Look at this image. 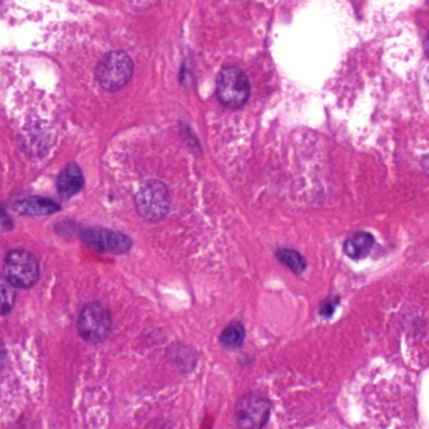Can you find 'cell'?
I'll return each mask as SVG.
<instances>
[{"label": "cell", "instance_id": "6da1fadb", "mask_svg": "<svg viewBox=\"0 0 429 429\" xmlns=\"http://www.w3.org/2000/svg\"><path fill=\"white\" fill-rule=\"evenodd\" d=\"M132 74V59L122 50L108 52L96 68V78L101 87L110 92L123 88Z\"/></svg>", "mask_w": 429, "mask_h": 429}, {"label": "cell", "instance_id": "7a4b0ae2", "mask_svg": "<svg viewBox=\"0 0 429 429\" xmlns=\"http://www.w3.org/2000/svg\"><path fill=\"white\" fill-rule=\"evenodd\" d=\"M138 214L144 220L160 221L170 210L171 198L168 188L159 180L144 182L135 196Z\"/></svg>", "mask_w": 429, "mask_h": 429}, {"label": "cell", "instance_id": "3957f363", "mask_svg": "<svg viewBox=\"0 0 429 429\" xmlns=\"http://www.w3.org/2000/svg\"><path fill=\"white\" fill-rule=\"evenodd\" d=\"M216 94L227 108H241L250 97V83L237 67H226L216 81Z\"/></svg>", "mask_w": 429, "mask_h": 429}, {"label": "cell", "instance_id": "277c9868", "mask_svg": "<svg viewBox=\"0 0 429 429\" xmlns=\"http://www.w3.org/2000/svg\"><path fill=\"white\" fill-rule=\"evenodd\" d=\"M4 274L11 285L27 289L38 281V261L25 250H14L6 256Z\"/></svg>", "mask_w": 429, "mask_h": 429}, {"label": "cell", "instance_id": "5b68a950", "mask_svg": "<svg viewBox=\"0 0 429 429\" xmlns=\"http://www.w3.org/2000/svg\"><path fill=\"white\" fill-rule=\"evenodd\" d=\"M112 316L102 304L92 303L83 308L78 319V331L84 341L101 343L110 334Z\"/></svg>", "mask_w": 429, "mask_h": 429}, {"label": "cell", "instance_id": "8992f818", "mask_svg": "<svg viewBox=\"0 0 429 429\" xmlns=\"http://www.w3.org/2000/svg\"><path fill=\"white\" fill-rule=\"evenodd\" d=\"M271 404L265 396L248 394L235 407V419L240 429H261L269 421Z\"/></svg>", "mask_w": 429, "mask_h": 429}, {"label": "cell", "instance_id": "52a82bcc", "mask_svg": "<svg viewBox=\"0 0 429 429\" xmlns=\"http://www.w3.org/2000/svg\"><path fill=\"white\" fill-rule=\"evenodd\" d=\"M83 241L98 251L125 253L132 248L130 237L105 229H87L82 232Z\"/></svg>", "mask_w": 429, "mask_h": 429}, {"label": "cell", "instance_id": "ba28073f", "mask_svg": "<svg viewBox=\"0 0 429 429\" xmlns=\"http://www.w3.org/2000/svg\"><path fill=\"white\" fill-rule=\"evenodd\" d=\"M84 185L82 171L74 164L67 166L58 176L57 188L63 198H69L82 190Z\"/></svg>", "mask_w": 429, "mask_h": 429}, {"label": "cell", "instance_id": "9c48e42d", "mask_svg": "<svg viewBox=\"0 0 429 429\" xmlns=\"http://www.w3.org/2000/svg\"><path fill=\"white\" fill-rule=\"evenodd\" d=\"M374 245V237L368 232H358L344 242V253L353 260L364 259L368 256Z\"/></svg>", "mask_w": 429, "mask_h": 429}, {"label": "cell", "instance_id": "30bf717a", "mask_svg": "<svg viewBox=\"0 0 429 429\" xmlns=\"http://www.w3.org/2000/svg\"><path fill=\"white\" fill-rule=\"evenodd\" d=\"M14 209L24 214H52L59 211L61 207L48 198H28L17 202Z\"/></svg>", "mask_w": 429, "mask_h": 429}, {"label": "cell", "instance_id": "8fae6325", "mask_svg": "<svg viewBox=\"0 0 429 429\" xmlns=\"http://www.w3.org/2000/svg\"><path fill=\"white\" fill-rule=\"evenodd\" d=\"M244 341H245V329L241 323H231L221 333L220 343L229 349L240 347Z\"/></svg>", "mask_w": 429, "mask_h": 429}, {"label": "cell", "instance_id": "7c38bea8", "mask_svg": "<svg viewBox=\"0 0 429 429\" xmlns=\"http://www.w3.org/2000/svg\"><path fill=\"white\" fill-rule=\"evenodd\" d=\"M278 259L280 260L282 264H285L292 273L300 275L307 268V261L300 253L295 250L290 248H281L276 253Z\"/></svg>", "mask_w": 429, "mask_h": 429}, {"label": "cell", "instance_id": "4fadbf2b", "mask_svg": "<svg viewBox=\"0 0 429 429\" xmlns=\"http://www.w3.org/2000/svg\"><path fill=\"white\" fill-rule=\"evenodd\" d=\"M16 302V292L9 281L0 278V315L9 313Z\"/></svg>", "mask_w": 429, "mask_h": 429}, {"label": "cell", "instance_id": "5bb4252c", "mask_svg": "<svg viewBox=\"0 0 429 429\" xmlns=\"http://www.w3.org/2000/svg\"><path fill=\"white\" fill-rule=\"evenodd\" d=\"M338 302H339L338 299H331V300H328L326 303L323 304V307H321V315L331 316V314L334 313V310H336Z\"/></svg>", "mask_w": 429, "mask_h": 429}, {"label": "cell", "instance_id": "9a60e30c", "mask_svg": "<svg viewBox=\"0 0 429 429\" xmlns=\"http://www.w3.org/2000/svg\"><path fill=\"white\" fill-rule=\"evenodd\" d=\"M423 167L424 170H425V172H427V173H429V154L423 160Z\"/></svg>", "mask_w": 429, "mask_h": 429}, {"label": "cell", "instance_id": "2e32d148", "mask_svg": "<svg viewBox=\"0 0 429 429\" xmlns=\"http://www.w3.org/2000/svg\"><path fill=\"white\" fill-rule=\"evenodd\" d=\"M424 48H425V53H427V55H428L429 57V34L428 37H427V39H425V43H424Z\"/></svg>", "mask_w": 429, "mask_h": 429}]
</instances>
